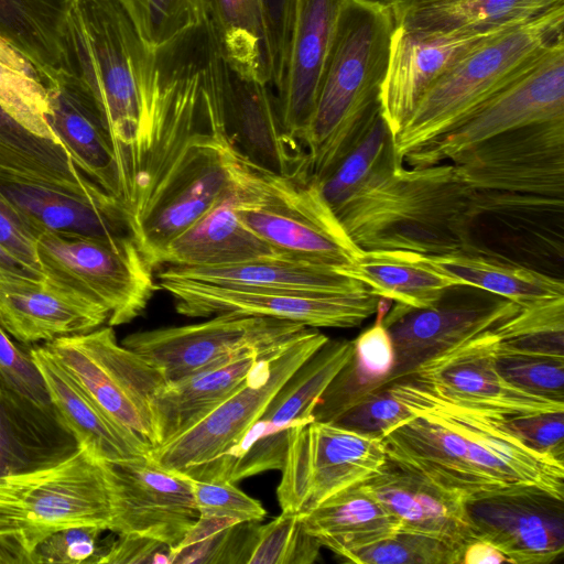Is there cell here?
Returning <instances> with one entry per match:
<instances>
[{
    "label": "cell",
    "instance_id": "obj_1",
    "mask_svg": "<svg viewBox=\"0 0 564 564\" xmlns=\"http://www.w3.org/2000/svg\"><path fill=\"white\" fill-rule=\"evenodd\" d=\"M387 386L413 413L382 438L389 459L464 499L511 485L564 498V463L524 445L503 416L454 403L409 378Z\"/></svg>",
    "mask_w": 564,
    "mask_h": 564
},
{
    "label": "cell",
    "instance_id": "obj_2",
    "mask_svg": "<svg viewBox=\"0 0 564 564\" xmlns=\"http://www.w3.org/2000/svg\"><path fill=\"white\" fill-rule=\"evenodd\" d=\"M153 67L151 50L120 0H74L58 72L97 108L111 137L130 210L141 174Z\"/></svg>",
    "mask_w": 564,
    "mask_h": 564
},
{
    "label": "cell",
    "instance_id": "obj_3",
    "mask_svg": "<svg viewBox=\"0 0 564 564\" xmlns=\"http://www.w3.org/2000/svg\"><path fill=\"white\" fill-rule=\"evenodd\" d=\"M470 195L453 163L410 166L397 155L335 214L364 251L470 253Z\"/></svg>",
    "mask_w": 564,
    "mask_h": 564
},
{
    "label": "cell",
    "instance_id": "obj_4",
    "mask_svg": "<svg viewBox=\"0 0 564 564\" xmlns=\"http://www.w3.org/2000/svg\"><path fill=\"white\" fill-rule=\"evenodd\" d=\"M394 24L389 4L347 1L303 143L315 180L339 163L381 112Z\"/></svg>",
    "mask_w": 564,
    "mask_h": 564
},
{
    "label": "cell",
    "instance_id": "obj_5",
    "mask_svg": "<svg viewBox=\"0 0 564 564\" xmlns=\"http://www.w3.org/2000/svg\"><path fill=\"white\" fill-rule=\"evenodd\" d=\"M562 35L564 6L507 25L468 48L419 99L394 138L398 156L403 160L462 126Z\"/></svg>",
    "mask_w": 564,
    "mask_h": 564
},
{
    "label": "cell",
    "instance_id": "obj_6",
    "mask_svg": "<svg viewBox=\"0 0 564 564\" xmlns=\"http://www.w3.org/2000/svg\"><path fill=\"white\" fill-rule=\"evenodd\" d=\"M109 521L101 462L80 446L56 465L0 476V544L15 564H32L34 549L54 532L107 529Z\"/></svg>",
    "mask_w": 564,
    "mask_h": 564
},
{
    "label": "cell",
    "instance_id": "obj_7",
    "mask_svg": "<svg viewBox=\"0 0 564 564\" xmlns=\"http://www.w3.org/2000/svg\"><path fill=\"white\" fill-rule=\"evenodd\" d=\"M234 175L239 218L280 252L339 270L362 251L344 229L313 176L275 174L239 150Z\"/></svg>",
    "mask_w": 564,
    "mask_h": 564
},
{
    "label": "cell",
    "instance_id": "obj_8",
    "mask_svg": "<svg viewBox=\"0 0 564 564\" xmlns=\"http://www.w3.org/2000/svg\"><path fill=\"white\" fill-rule=\"evenodd\" d=\"M327 340L317 328L306 327L267 352L237 391L195 426L152 448L150 456L167 470L197 479L231 454L280 388Z\"/></svg>",
    "mask_w": 564,
    "mask_h": 564
},
{
    "label": "cell",
    "instance_id": "obj_9",
    "mask_svg": "<svg viewBox=\"0 0 564 564\" xmlns=\"http://www.w3.org/2000/svg\"><path fill=\"white\" fill-rule=\"evenodd\" d=\"M36 257L46 283L105 307L112 327L139 317L159 286L135 240L44 230Z\"/></svg>",
    "mask_w": 564,
    "mask_h": 564
},
{
    "label": "cell",
    "instance_id": "obj_10",
    "mask_svg": "<svg viewBox=\"0 0 564 564\" xmlns=\"http://www.w3.org/2000/svg\"><path fill=\"white\" fill-rule=\"evenodd\" d=\"M387 460L381 437L334 422L292 427L276 497L282 511L306 514L330 496L371 477Z\"/></svg>",
    "mask_w": 564,
    "mask_h": 564
},
{
    "label": "cell",
    "instance_id": "obj_11",
    "mask_svg": "<svg viewBox=\"0 0 564 564\" xmlns=\"http://www.w3.org/2000/svg\"><path fill=\"white\" fill-rule=\"evenodd\" d=\"M236 147L226 132H205L181 153L134 218L141 252L155 270L165 247L232 186Z\"/></svg>",
    "mask_w": 564,
    "mask_h": 564
},
{
    "label": "cell",
    "instance_id": "obj_12",
    "mask_svg": "<svg viewBox=\"0 0 564 564\" xmlns=\"http://www.w3.org/2000/svg\"><path fill=\"white\" fill-rule=\"evenodd\" d=\"M44 348L115 420L155 447L151 400L161 371L118 344L112 326L47 341Z\"/></svg>",
    "mask_w": 564,
    "mask_h": 564
},
{
    "label": "cell",
    "instance_id": "obj_13",
    "mask_svg": "<svg viewBox=\"0 0 564 564\" xmlns=\"http://www.w3.org/2000/svg\"><path fill=\"white\" fill-rule=\"evenodd\" d=\"M158 285L169 293L178 314L209 317L224 313L292 321L307 327L352 328L376 314L380 296L356 293H310L223 285L170 274L162 269Z\"/></svg>",
    "mask_w": 564,
    "mask_h": 564
},
{
    "label": "cell",
    "instance_id": "obj_14",
    "mask_svg": "<svg viewBox=\"0 0 564 564\" xmlns=\"http://www.w3.org/2000/svg\"><path fill=\"white\" fill-rule=\"evenodd\" d=\"M470 253L563 279L564 197L470 189Z\"/></svg>",
    "mask_w": 564,
    "mask_h": 564
},
{
    "label": "cell",
    "instance_id": "obj_15",
    "mask_svg": "<svg viewBox=\"0 0 564 564\" xmlns=\"http://www.w3.org/2000/svg\"><path fill=\"white\" fill-rule=\"evenodd\" d=\"M351 354L352 340L328 338L280 388L231 454L196 480L235 484L267 470H281L289 431L314 421L321 397Z\"/></svg>",
    "mask_w": 564,
    "mask_h": 564
},
{
    "label": "cell",
    "instance_id": "obj_16",
    "mask_svg": "<svg viewBox=\"0 0 564 564\" xmlns=\"http://www.w3.org/2000/svg\"><path fill=\"white\" fill-rule=\"evenodd\" d=\"M306 327L280 318L224 313L197 324L132 333L122 345L142 356L171 382L248 351L272 350Z\"/></svg>",
    "mask_w": 564,
    "mask_h": 564
},
{
    "label": "cell",
    "instance_id": "obj_17",
    "mask_svg": "<svg viewBox=\"0 0 564 564\" xmlns=\"http://www.w3.org/2000/svg\"><path fill=\"white\" fill-rule=\"evenodd\" d=\"M564 117V35L551 43L514 80L451 132L410 152L406 165L451 162L499 133Z\"/></svg>",
    "mask_w": 564,
    "mask_h": 564
},
{
    "label": "cell",
    "instance_id": "obj_18",
    "mask_svg": "<svg viewBox=\"0 0 564 564\" xmlns=\"http://www.w3.org/2000/svg\"><path fill=\"white\" fill-rule=\"evenodd\" d=\"M520 310L498 295L470 285L448 289L433 306L399 303L382 319L391 336L395 364L390 383L457 345L495 328Z\"/></svg>",
    "mask_w": 564,
    "mask_h": 564
},
{
    "label": "cell",
    "instance_id": "obj_19",
    "mask_svg": "<svg viewBox=\"0 0 564 564\" xmlns=\"http://www.w3.org/2000/svg\"><path fill=\"white\" fill-rule=\"evenodd\" d=\"M451 163L474 191L564 197V117L499 133Z\"/></svg>",
    "mask_w": 564,
    "mask_h": 564
},
{
    "label": "cell",
    "instance_id": "obj_20",
    "mask_svg": "<svg viewBox=\"0 0 564 564\" xmlns=\"http://www.w3.org/2000/svg\"><path fill=\"white\" fill-rule=\"evenodd\" d=\"M101 466L110 498L107 530L177 546L198 518L191 478L163 468L150 455Z\"/></svg>",
    "mask_w": 564,
    "mask_h": 564
},
{
    "label": "cell",
    "instance_id": "obj_21",
    "mask_svg": "<svg viewBox=\"0 0 564 564\" xmlns=\"http://www.w3.org/2000/svg\"><path fill=\"white\" fill-rule=\"evenodd\" d=\"M476 539L511 564H549L564 551V498L532 485H511L465 498Z\"/></svg>",
    "mask_w": 564,
    "mask_h": 564
},
{
    "label": "cell",
    "instance_id": "obj_22",
    "mask_svg": "<svg viewBox=\"0 0 564 564\" xmlns=\"http://www.w3.org/2000/svg\"><path fill=\"white\" fill-rule=\"evenodd\" d=\"M498 336L484 332L419 366L409 378L463 406L503 417L564 411V402L528 393L497 370Z\"/></svg>",
    "mask_w": 564,
    "mask_h": 564
},
{
    "label": "cell",
    "instance_id": "obj_23",
    "mask_svg": "<svg viewBox=\"0 0 564 564\" xmlns=\"http://www.w3.org/2000/svg\"><path fill=\"white\" fill-rule=\"evenodd\" d=\"M513 23L487 31L394 24L379 95L381 115L394 138L419 99L447 67L482 39Z\"/></svg>",
    "mask_w": 564,
    "mask_h": 564
},
{
    "label": "cell",
    "instance_id": "obj_24",
    "mask_svg": "<svg viewBox=\"0 0 564 564\" xmlns=\"http://www.w3.org/2000/svg\"><path fill=\"white\" fill-rule=\"evenodd\" d=\"M348 0H295L276 102L285 132L304 147L322 77Z\"/></svg>",
    "mask_w": 564,
    "mask_h": 564
},
{
    "label": "cell",
    "instance_id": "obj_25",
    "mask_svg": "<svg viewBox=\"0 0 564 564\" xmlns=\"http://www.w3.org/2000/svg\"><path fill=\"white\" fill-rule=\"evenodd\" d=\"M226 117L234 145L248 160L275 174L312 176L306 150L285 132L269 84L228 66Z\"/></svg>",
    "mask_w": 564,
    "mask_h": 564
},
{
    "label": "cell",
    "instance_id": "obj_26",
    "mask_svg": "<svg viewBox=\"0 0 564 564\" xmlns=\"http://www.w3.org/2000/svg\"><path fill=\"white\" fill-rule=\"evenodd\" d=\"M359 486L397 518L400 531L433 536L460 554L476 540L463 497L388 457L381 468Z\"/></svg>",
    "mask_w": 564,
    "mask_h": 564
},
{
    "label": "cell",
    "instance_id": "obj_27",
    "mask_svg": "<svg viewBox=\"0 0 564 564\" xmlns=\"http://www.w3.org/2000/svg\"><path fill=\"white\" fill-rule=\"evenodd\" d=\"M0 192L42 230L113 242L137 241L130 210L107 192L87 196L46 184L1 177Z\"/></svg>",
    "mask_w": 564,
    "mask_h": 564
},
{
    "label": "cell",
    "instance_id": "obj_28",
    "mask_svg": "<svg viewBox=\"0 0 564 564\" xmlns=\"http://www.w3.org/2000/svg\"><path fill=\"white\" fill-rule=\"evenodd\" d=\"M108 319L105 307L46 282L0 280V326L20 343L89 333Z\"/></svg>",
    "mask_w": 564,
    "mask_h": 564
},
{
    "label": "cell",
    "instance_id": "obj_29",
    "mask_svg": "<svg viewBox=\"0 0 564 564\" xmlns=\"http://www.w3.org/2000/svg\"><path fill=\"white\" fill-rule=\"evenodd\" d=\"M52 404L78 445L101 462L150 455L153 446L108 414L44 346L30 349Z\"/></svg>",
    "mask_w": 564,
    "mask_h": 564
},
{
    "label": "cell",
    "instance_id": "obj_30",
    "mask_svg": "<svg viewBox=\"0 0 564 564\" xmlns=\"http://www.w3.org/2000/svg\"><path fill=\"white\" fill-rule=\"evenodd\" d=\"M79 448L56 408L0 380V476L56 465Z\"/></svg>",
    "mask_w": 564,
    "mask_h": 564
},
{
    "label": "cell",
    "instance_id": "obj_31",
    "mask_svg": "<svg viewBox=\"0 0 564 564\" xmlns=\"http://www.w3.org/2000/svg\"><path fill=\"white\" fill-rule=\"evenodd\" d=\"M43 83L47 91L50 127L80 171L122 200L112 140L95 105L59 72L44 78Z\"/></svg>",
    "mask_w": 564,
    "mask_h": 564
},
{
    "label": "cell",
    "instance_id": "obj_32",
    "mask_svg": "<svg viewBox=\"0 0 564 564\" xmlns=\"http://www.w3.org/2000/svg\"><path fill=\"white\" fill-rule=\"evenodd\" d=\"M237 199L234 175L229 191L165 247L159 268L232 264L283 253L242 223L236 209Z\"/></svg>",
    "mask_w": 564,
    "mask_h": 564
},
{
    "label": "cell",
    "instance_id": "obj_33",
    "mask_svg": "<svg viewBox=\"0 0 564 564\" xmlns=\"http://www.w3.org/2000/svg\"><path fill=\"white\" fill-rule=\"evenodd\" d=\"M269 351H248L162 386L151 400L155 447L174 440L205 419L242 386L258 360Z\"/></svg>",
    "mask_w": 564,
    "mask_h": 564
},
{
    "label": "cell",
    "instance_id": "obj_34",
    "mask_svg": "<svg viewBox=\"0 0 564 564\" xmlns=\"http://www.w3.org/2000/svg\"><path fill=\"white\" fill-rule=\"evenodd\" d=\"M186 279L223 285H239L310 293H356L368 289L337 268L279 253L246 262L210 267H162Z\"/></svg>",
    "mask_w": 564,
    "mask_h": 564
},
{
    "label": "cell",
    "instance_id": "obj_35",
    "mask_svg": "<svg viewBox=\"0 0 564 564\" xmlns=\"http://www.w3.org/2000/svg\"><path fill=\"white\" fill-rule=\"evenodd\" d=\"M301 520L307 533L344 561L400 531L397 518L359 485L330 496Z\"/></svg>",
    "mask_w": 564,
    "mask_h": 564
},
{
    "label": "cell",
    "instance_id": "obj_36",
    "mask_svg": "<svg viewBox=\"0 0 564 564\" xmlns=\"http://www.w3.org/2000/svg\"><path fill=\"white\" fill-rule=\"evenodd\" d=\"M0 177L95 196L104 192L75 164L64 144L36 135L0 104Z\"/></svg>",
    "mask_w": 564,
    "mask_h": 564
},
{
    "label": "cell",
    "instance_id": "obj_37",
    "mask_svg": "<svg viewBox=\"0 0 564 564\" xmlns=\"http://www.w3.org/2000/svg\"><path fill=\"white\" fill-rule=\"evenodd\" d=\"M338 271L373 294L413 308L433 306L452 286L465 285L427 263L423 254L401 250H362Z\"/></svg>",
    "mask_w": 564,
    "mask_h": 564
},
{
    "label": "cell",
    "instance_id": "obj_38",
    "mask_svg": "<svg viewBox=\"0 0 564 564\" xmlns=\"http://www.w3.org/2000/svg\"><path fill=\"white\" fill-rule=\"evenodd\" d=\"M395 24L425 30L487 31L564 6V0H393Z\"/></svg>",
    "mask_w": 564,
    "mask_h": 564
},
{
    "label": "cell",
    "instance_id": "obj_39",
    "mask_svg": "<svg viewBox=\"0 0 564 564\" xmlns=\"http://www.w3.org/2000/svg\"><path fill=\"white\" fill-rule=\"evenodd\" d=\"M424 260L465 285L527 307L564 296L563 279L523 265L478 254L424 256Z\"/></svg>",
    "mask_w": 564,
    "mask_h": 564
},
{
    "label": "cell",
    "instance_id": "obj_40",
    "mask_svg": "<svg viewBox=\"0 0 564 564\" xmlns=\"http://www.w3.org/2000/svg\"><path fill=\"white\" fill-rule=\"evenodd\" d=\"M74 0H0V36L18 48L42 79L58 72L61 40Z\"/></svg>",
    "mask_w": 564,
    "mask_h": 564
},
{
    "label": "cell",
    "instance_id": "obj_41",
    "mask_svg": "<svg viewBox=\"0 0 564 564\" xmlns=\"http://www.w3.org/2000/svg\"><path fill=\"white\" fill-rule=\"evenodd\" d=\"M203 1L228 66L269 84L260 0Z\"/></svg>",
    "mask_w": 564,
    "mask_h": 564
},
{
    "label": "cell",
    "instance_id": "obj_42",
    "mask_svg": "<svg viewBox=\"0 0 564 564\" xmlns=\"http://www.w3.org/2000/svg\"><path fill=\"white\" fill-rule=\"evenodd\" d=\"M394 355L379 343L352 340V354L314 410V420L336 422L365 397L390 383Z\"/></svg>",
    "mask_w": 564,
    "mask_h": 564
},
{
    "label": "cell",
    "instance_id": "obj_43",
    "mask_svg": "<svg viewBox=\"0 0 564 564\" xmlns=\"http://www.w3.org/2000/svg\"><path fill=\"white\" fill-rule=\"evenodd\" d=\"M0 104L31 132L64 144L47 122L50 110L47 91L39 70L2 36H0Z\"/></svg>",
    "mask_w": 564,
    "mask_h": 564
},
{
    "label": "cell",
    "instance_id": "obj_44",
    "mask_svg": "<svg viewBox=\"0 0 564 564\" xmlns=\"http://www.w3.org/2000/svg\"><path fill=\"white\" fill-rule=\"evenodd\" d=\"M394 135L381 112L362 139L321 181V191L335 212L380 169L397 156Z\"/></svg>",
    "mask_w": 564,
    "mask_h": 564
},
{
    "label": "cell",
    "instance_id": "obj_45",
    "mask_svg": "<svg viewBox=\"0 0 564 564\" xmlns=\"http://www.w3.org/2000/svg\"><path fill=\"white\" fill-rule=\"evenodd\" d=\"M258 523L247 534L241 563L311 564L317 558L322 545L306 532L300 514L282 511L270 522Z\"/></svg>",
    "mask_w": 564,
    "mask_h": 564
},
{
    "label": "cell",
    "instance_id": "obj_46",
    "mask_svg": "<svg viewBox=\"0 0 564 564\" xmlns=\"http://www.w3.org/2000/svg\"><path fill=\"white\" fill-rule=\"evenodd\" d=\"M494 330L505 348L564 357V296L520 307Z\"/></svg>",
    "mask_w": 564,
    "mask_h": 564
},
{
    "label": "cell",
    "instance_id": "obj_47",
    "mask_svg": "<svg viewBox=\"0 0 564 564\" xmlns=\"http://www.w3.org/2000/svg\"><path fill=\"white\" fill-rule=\"evenodd\" d=\"M151 50L172 41L206 17L203 0H120Z\"/></svg>",
    "mask_w": 564,
    "mask_h": 564
},
{
    "label": "cell",
    "instance_id": "obj_48",
    "mask_svg": "<svg viewBox=\"0 0 564 564\" xmlns=\"http://www.w3.org/2000/svg\"><path fill=\"white\" fill-rule=\"evenodd\" d=\"M495 364L512 386L536 397L564 402V357L528 354L498 345Z\"/></svg>",
    "mask_w": 564,
    "mask_h": 564
},
{
    "label": "cell",
    "instance_id": "obj_49",
    "mask_svg": "<svg viewBox=\"0 0 564 564\" xmlns=\"http://www.w3.org/2000/svg\"><path fill=\"white\" fill-rule=\"evenodd\" d=\"M460 552L433 536L398 531L349 555L357 564H459Z\"/></svg>",
    "mask_w": 564,
    "mask_h": 564
},
{
    "label": "cell",
    "instance_id": "obj_50",
    "mask_svg": "<svg viewBox=\"0 0 564 564\" xmlns=\"http://www.w3.org/2000/svg\"><path fill=\"white\" fill-rule=\"evenodd\" d=\"M107 530L97 525L59 530L44 539L32 553V564L99 563L109 541H99Z\"/></svg>",
    "mask_w": 564,
    "mask_h": 564
},
{
    "label": "cell",
    "instance_id": "obj_51",
    "mask_svg": "<svg viewBox=\"0 0 564 564\" xmlns=\"http://www.w3.org/2000/svg\"><path fill=\"white\" fill-rule=\"evenodd\" d=\"M191 480L198 517L231 519L238 523L260 522L265 517L261 502L234 482Z\"/></svg>",
    "mask_w": 564,
    "mask_h": 564
},
{
    "label": "cell",
    "instance_id": "obj_52",
    "mask_svg": "<svg viewBox=\"0 0 564 564\" xmlns=\"http://www.w3.org/2000/svg\"><path fill=\"white\" fill-rule=\"evenodd\" d=\"M412 416L413 413L384 386L365 397L334 423L383 438Z\"/></svg>",
    "mask_w": 564,
    "mask_h": 564
},
{
    "label": "cell",
    "instance_id": "obj_53",
    "mask_svg": "<svg viewBox=\"0 0 564 564\" xmlns=\"http://www.w3.org/2000/svg\"><path fill=\"white\" fill-rule=\"evenodd\" d=\"M295 0H260L269 84L280 89L285 73Z\"/></svg>",
    "mask_w": 564,
    "mask_h": 564
},
{
    "label": "cell",
    "instance_id": "obj_54",
    "mask_svg": "<svg viewBox=\"0 0 564 564\" xmlns=\"http://www.w3.org/2000/svg\"><path fill=\"white\" fill-rule=\"evenodd\" d=\"M503 424L532 451L564 463V411L503 417Z\"/></svg>",
    "mask_w": 564,
    "mask_h": 564
},
{
    "label": "cell",
    "instance_id": "obj_55",
    "mask_svg": "<svg viewBox=\"0 0 564 564\" xmlns=\"http://www.w3.org/2000/svg\"><path fill=\"white\" fill-rule=\"evenodd\" d=\"M0 380L9 388L42 404L50 394L30 350L20 349L0 326Z\"/></svg>",
    "mask_w": 564,
    "mask_h": 564
},
{
    "label": "cell",
    "instance_id": "obj_56",
    "mask_svg": "<svg viewBox=\"0 0 564 564\" xmlns=\"http://www.w3.org/2000/svg\"><path fill=\"white\" fill-rule=\"evenodd\" d=\"M43 231L0 192V243L21 262L40 272L36 241Z\"/></svg>",
    "mask_w": 564,
    "mask_h": 564
},
{
    "label": "cell",
    "instance_id": "obj_57",
    "mask_svg": "<svg viewBox=\"0 0 564 564\" xmlns=\"http://www.w3.org/2000/svg\"><path fill=\"white\" fill-rule=\"evenodd\" d=\"M109 541L100 564L152 563L170 564L171 547L160 541L130 534H118Z\"/></svg>",
    "mask_w": 564,
    "mask_h": 564
},
{
    "label": "cell",
    "instance_id": "obj_58",
    "mask_svg": "<svg viewBox=\"0 0 564 564\" xmlns=\"http://www.w3.org/2000/svg\"><path fill=\"white\" fill-rule=\"evenodd\" d=\"M0 280H17V281H29V282H45V278L42 272L34 270L11 252H9L0 243Z\"/></svg>",
    "mask_w": 564,
    "mask_h": 564
},
{
    "label": "cell",
    "instance_id": "obj_59",
    "mask_svg": "<svg viewBox=\"0 0 564 564\" xmlns=\"http://www.w3.org/2000/svg\"><path fill=\"white\" fill-rule=\"evenodd\" d=\"M510 563L509 558L491 543L476 539L468 543L460 556L459 564H500Z\"/></svg>",
    "mask_w": 564,
    "mask_h": 564
},
{
    "label": "cell",
    "instance_id": "obj_60",
    "mask_svg": "<svg viewBox=\"0 0 564 564\" xmlns=\"http://www.w3.org/2000/svg\"><path fill=\"white\" fill-rule=\"evenodd\" d=\"M369 1L379 2V3H383V4H390L393 0H369Z\"/></svg>",
    "mask_w": 564,
    "mask_h": 564
}]
</instances>
